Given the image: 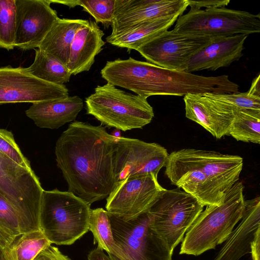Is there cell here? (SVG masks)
Wrapping results in <instances>:
<instances>
[{
	"label": "cell",
	"mask_w": 260,
	"mask_h": 260,
	"mask_svg": "<svg viewBox=\"0 0 260 260\" xmlns=\"http://www.w3.org/2000/svg\"><path fill=\"white\" fill-rule=\"evenodd\" d=\"M115 138L102 125L75 121L58 139L57 167L68 191L90 205L107 198L117 182L113 164Z\"/></svg>",
	"instance_id": "cell-1"
},
{
	"label": "cell",
	"mask_w": 260,
	"mask_h": 260,
	"mask_svg": "<svg viewBox=\"0 0 260 260\" xmlns=\"http://www.w3.org/2000/svg\"><path fill=\"white\" fill-rule=\"evenodd\" d=\"M126 81L129 90L146 98L155 95L185 96L239 91V85L228 75L203 76L140 60H135L128 68Z\"/></svg>",
	"instance_id": "cell-2"
},
{
	"label": "cell",
	"mask_w": 260,
	"mask_h": 260,
	"mask_svg": "<svg viewBox=\"0 0 260 260\" xmlns=\"http://www.w3.org/2000/svg\"><path fill=\"white\" fill-rule=\"evenodd\" d=\"M243 191L244 185L238 181L220 204L207 206L187 231L179 253L198 256L225 242L243 216Z\"/></svg>",
	"instance_id": "cell-3"
},
{
	"label": "cell",
	"mask_w": 260,
	"mask_h": 260,
	"mask_svg": "<svg viewBox=\"0 0 260 260\" xmlns=\"http://www.w3.org/2000/svg\"><path fill=\"white\" fill-rule=\"evenodd\" d=\"M90 206L72 192L44 190L40 230L51 244L71 245L89 231Z\"/></svg>",
	"instance_id": "cell-4"
},
{
	"label": "cell",
	"mask_w": 260,
	"mask_h": 260,
	"mask_svg": "<svg viewBox=\"0 0 260 260\" xmlns=\"http://www.w3.org/2000/svg\"><path fill=\"white\" fill-rule=\"evenodd\" d=\"M86 113L109 127L126 131L142 128L154 117L147 98L118 89L107 83L98 85L85 98Z\"/></svg>",
	"instance_id": "cell-5"
},
{
	"label": "cell",
	"mask_w": 260,
	"mask_h": 260,
	"mask_svg": "<svg viewBox=\"0 0 260 260\" xmlns=\"http://www.w3.org/2000/svg\"><path fill=\"white\" fill-rule=\"evenodd\" d=\"M43 191L31 169L19 165L0 152V193L15 210L21 234L40 230Z\"/></svg>",
	"instance_id": "cell-6"
},
{
	"label": "cell",
	"mask_w": 260,
	"mask_h": 260,
	"mask_svg": "<svg viewBox=\"0 0 260 260\" xmlns=\"http://www.w3.org/2000/svg\"><path fill=\"white\" fill-rule=\"evenodd\" d=\"M115 248L112 260H172V252L151 228L147 211L131 219L109 213Z\"/></svg>",
	"instance_id": "cell-7"
},
{
	"label": "cell",
	"mask_w": 260,
	"mask_h": 260,
	"mask_svg": "<svg viewBox=\"0 0 260 260\" xmlns=\"http://www.w3.org/2000/svg\"><path fill=\"white\" fill-rule=\"evenodd\" d=\"M203 207L197 199L179 188H164L147 211L150 226L173 253Z\"/></svg>",
	"instance_id": "cell-8"
},
{
	"label": "cell",
	"mask_w": 260,
	"mask_h": 260,
	"mask_svg": "<svg viewBox=\"0 0 260 260\" xmlns=\"http://www.w3.org/2000/svg\"><path fill=\"white\" fill-rule=\"evenodd\" d=\"M243 166L240 156L194 148L182 149L169 154L165 174L196 170L201 172L222 197L239 181Z\"/></svg>",
	"instance_id": "cell-9"
},
{
	"label": "cell",
	"mask_w": 260,
	"mask_h": 260,
	"mask_svg": "<svg viewBox=\"0 0 260 260\" xmlns=\"http://www.w3.org/2000/svg\"><path fill=\"white\" fill-rule=\"evenodd\" d=\"M173 30L210 37L249 35L260 32V15L225 7L190 9L178 17Z\"/></svg>",
	"instance_id": "cell-10"
},
{
	"label": "cell",
	"mask_w": 260,
	"mask_h": 260,
	"mask_svg": "<svg viewBox=\"0 0 260 260\" xmlns=\"http://www.w3.org/2000/svg\"><path fill=\"white\" fill-rule=\"evenodd\" d=\"M209 36L164 31L137 50L148 61L177 71H185L190 58L210 40Z\"/></svg>",
	"instance_id": "cell-11"
},
{
	"label": "cell",
	"mask_w": 260,
	"mask_h": 260,
	"mask_svg": "<svg viewBox=\"0 0 260 260\" xmlns=\"http://www.w3.org/2000/svg\"><path fill=\"white\" fill-rule=\"evenodd\" d=\"M115 138L113 164L117 183L148 174L157 176L165 167L169 154L160 145L137 139Z\"/></svg>",
	"instance_id": "cell-12"
},
{
	"label": "cell",
	"mask_w": 260,
	"mask_h": 260,
	"mask_svg": "<svg viewBox=\"0 0 260 260\" xmlns=\"http://www.w3.org/2000/svg\"><path fill=\"white\" fill-rule=\"evenodd\" d=\"M67 87L39 79L22 67L0 68V104L31 103L64 99Z\"/></svg>",
	"instance_id": "cell-13"
},
{
	"label": "cell",
	"mask_w": 260,
	"mask_h": 260,
	"mask_svg": "<svg viewBox=\"0 0 260 260\" xmlns=\"http://www.w3.org/2000/svg\"><path fill=\"white\" fill-rule=\"evenodd\" d=\"M164 189L153 174L126 178L117 183L106 198V211L132 218L147 211Z\"/></svg>",
	"instance_id": "cell-14"
},
{
	"label": "cell",
	"mask_w": 260,
	"mask_h": 260,
	"mask_svg": "<svg viewBox=\"0 0 260 260\" xmlns=\"http://www.w3.org/2000/svg\"><path fill=\"white\" fill-rule=\"evenodd\" d=\"M15 47L24 50L38 48L59 18L50 0H15Z\"/></svg>",
	"instance_id": "cell-15"
},
{
	"label": "cell",
	"mask_w": 260,
	"mask_h": 260,
	"mask_svg": "<svg viewBox=\"0 0 260 260\" xmlns=\"http://www.w3.org/2000/svg\"><path fill=\"white\" fill-rule=\"evenodd\" d=\"M188 6L187 0H116L109 36H117L146 22L180 16Z\"/></svg>",
	"instance_id": "cell-16"
},
{
	"label": "cell",
	"mask_w": 260,
	"mask_h": 260,
	"mask_svg": "<svg viewBox=\"0 0 260 260\" xmlns=\"http://www.w3.org/2000/svg\"><path fill=\"white\" fill-rule=\"evenodd\" d=\"M183 100L186 118L201 125L217 139L229 135L235 112L238 108L203 94H188Z\"/></svg>",
	"instance_id": "cell-17"
},
{
	"label": "cell",
	"mask_w": 260,
	"mask_h": 260,
	"mask_svg": "<svg viewBox=\"0 0 260 260\" xmlns=\"http://www.w3.org/2000/svg\"><path fill=\"white\" fill-rule=\"evenodd\" d=\"M248 35L237 34L228 37H213L188 60L185 72L209 70L215 71L230 66L243 55L244 43Z\"/></svg>",
	"instance_id": "cell-18"
},
{
	"label": "cell",
	"mask_w": 260,
	"mask_h": 260,
	"mask_svg": "<svg viewBox=\"0 0 260 260\" xmlns=\"http://www.w3.org/2000/svg\"><path fill=\"white\" fill-rule=\"evenodd\" d=\"M240 224L233 230L213 260H239L250 253L251 244L260 229V198L245 201Z\"/></svg>",
	"instance_id": "cell-19"
},
{
	"label": "cell",
	"mask_w": 260,
	"mask_h": 260,
	"mask_svg": "<svg viewBox=\"0 0 260 260\" xmlns=\"http://www.w3.org/2000/svg\"><path fill=\"white\" fill-rule=\"evenodd\" d=\"M103 31L95 21L88 20L76 32L71 44L67 67L72 75L88 71L105 44Z\"/></svg>",
	"instance_id": "cell-20"
},
{
	"label": "cell",
	"mask_w": 260,
	"mask_h": 260,
	"mask_svg": "<svg viewBox=\"0 0 260 260\" xmlns=\"http://www.w3.org/2000/svg\"><path fill=\"white\" fill-rule=\"evenodd\" d=\"M83 108L77 95L33 103L25 111L26 116L41 128L56 129L76 119Z\"/></svg>",
	"instance_id": "cell-21"
},
{
	"label": "cell",
	"mask_w": 260,
	"mask_h": 260,
	"mask_svg": "<svg viewBox=\"0 0 260 260\" xmlns=\"http://www.w3.org/2000/svg\"><path fill=\"white\" fill-rule=\"evenodd\" d=\"M88 20L59 18L41 42L38 49L67 66L71 44L77 31Z\"/></svg>",
	"instance_id": "cell-22"
},
{
	"label": "cell",
	"mask_w": 260,
	"mask_h": 260,
	"mask_svg": "<svg viewBox=\"0 0 260 260\" xmlns=\"http://www.w3.org/2000/svg\"><path fill=\"white\" fill-rule=\"evenodd\" d=\"M179 16L164 17L142 23L117 36H108L106 38V41L112 45L126 48L128 51H137L141 45L149 39L168 30Z\"/></svg>",
	"instance_id": "cell-23"
},
{
	"label": "cell",
	"mask_w": 260,
	"mask_h": 260,
	"mask_svg": "<svg viewBox=\"0 0 260 260\" xmlns=\"http://www.w3.org/2000/svg\"><path fill=\"white\" fill-rule=\"evenodd\" d=\"M33 63L25 69L34 77L46 82L63 85L69 82L72 74L66 66L39 49H35Z\"/></svg>",
	"instance_id": "cell-24"
},
{
	"label": "cell",
	"mask_w": 260,
	"mask_h": 260,
	"mask_svg": "<svg viewBox=\"0 0 260 260\" xmlns=\"http://www.w3.org/2000/svg\"><path fill=\"white\" fill-rule=\"evenodd\" d=\"M229 135L238 141L260 143V110L237 109Z\"/></svg>",
	"instance_id": "cell-25"
},
{
	"label": "cell",
	"mask_w": 260,
	"mask_h": 260,
	"mask_svg": "<svg viewBox=\"0 0 260 260\" xmlns=\"http://www.w3.org/2000/svg\"><path fill=\"white\" fill-rule=\"evenodd\" d=\"M51 243L41 230L16 237L7 250L11 260H34Z\"/></svg>",
	"instance_id": "cell-26"
},
{
	"label": "cell",
	"mask_w": 260,
	"mask_h": 260,
	"mask_svg": "<svg viewBox=\"0 0 260 260\" xmlns=\"http://www.w3.org/2000/svg\"><path fill=\"white\" fill-rule=\"evenodd\" d=\"M89 231L92 232L98 247L105 250L108 254L113 252L115 243L108 212L106 210L102 208L91 209Z\"/></svg>",
	"instance_id": "cell-27"
},
{
	"label": "cell",
	"mask_w": 260,
	"mask_h": 260,
	"mask_svg": "<svg viewBox=\"0 0 260 260\" xmlns=\"http://www.w3.org/2000/svg\"><path fill=\"white\" fill-rule=\"evenodd\" d=\"M15 0H0V48L15 47Z\"/></svg>",
	"instance_id": "cell-28"
},
{
	"label": "cell",
	"mask_w": 260,
	"mask_h": 260,
	"mask_svg": "<svg viewBox=\"0 0 260 260\" xmlns=\"http://www.w3.org/2000/svg\"><path fill=\"white\" fill-rule=\"evenodd\" d=\"M115 3L116 0H79V6L94 18L96 23H101L108 28L113 23Z\"/></svg>",
	"instance_id": "cell-29"
},
{
	"label": "cell",
	"mask_w": 260,
	"mask_h": 260,
	"mask_svg": "<svg viewBox=\"0 0 260 260\" xmlns=\"http://www.w3.org/2000/svg\"><path fill=\"white\" fill-rule=\"evenodd\" d=\"M204 95L217 102L238 109L260 110V96L246 92L205 93Z\"/></svg>",
	"instance_id": "cell-30"
},
{
	"label": "cell",
	"mask_w": 260,
	"mask_h": 260,
	"mask_svg": "<svg viewBox=\"0 0 260 260\" xmlns=\"http://www.w3.org/2000/svg\"><path fill=\"white\" fill-rule=\"evenodd\" d=\"M0 152L19 165L31 169L29 161L22 154L15 141L13 134L0 128Z\"/></svg>",
	"instance_id": "cell-31"
},
{
	"label": "cell",
	"mask_w": 260,
	"mask_h": 260,
	"mask_svg": "<svg viewBox=\"0 0 260 260\" xmlns=\"http://www.w3.org/2000/svg\"><path fill=\"white\" fill-rule=\"evenodd\" d=\"M0 226L15 237L21 234L19 220L15 210L1 193Z\"/></svg>",
	"instance_id": "cell-32"
},
{
	"label": "cell",
	"mask_w": 260,
	"mask_h": 260,
	"mask_svg": "<svg viewBox=\"0 0 260 260\" xmlns=\"http://www.w3.org/2000/svg\"><path fill=\"white\" fill-rule=\"evenodd\" d=\"M188 6L191 9H201L222 8L228 6L230 3V0H206V1H191L187 0Z\"/></svg>",
	"instance_id": "cell-33"
},
{
	"label": "cell",
	"mask_w": 260,
	"mask_h": 260,
	"mask_svg": "<svg viewBox=\"0 0 260 260\" xmlns=\"http://www.w3.org/2000/svg\"><path fill=\"white\" fill-rule=\"evenodd\" d=\"M34 260H71L62 254L56 247L51 245L42 250Z\"/></svg>",
	"instance_id": "cell-34"
},
{
	"label": "cell",
	"mask_w": 260,
	"mask_h": 260,
	"mask_svg": "<svg viewBox=\"0 0 260 260\" xmlns=\"http://www.w3.org/2000/svg\"><path fill=\"white\" fill-rule=\"evenodd\" d=\"M259 249L260 229L257 231L250 246V253H251L252 260H260Z\"/></svg>",
	"instance_id": "cell-35"
},
{
	"label": "cell",
	"mask_w": 260,
	"mask_h": 260,
	"mask_svg": "<svg viewBox=\"0 0 260 260\" xmlns=\"http://www.w3.org/2000/svg\"><path fill=\"white\" fill-rule=\"evenodd\" d=\"M88 260H112L102 249L96 247L89 253Z\"/></svg>",
	"instance_id": "cell-36"
},
{
	"label": "cell",
	"mask_w": 260,
	"mask_h": 260,
	"mask_svg": "<svg viewBox=\"0 0 260 260\" xmlns=\"http://www.w3.org/2000/svg\"><path fill=\"white\" fill-rule=\"evenodd\" d=\"M15 238L0 226V246L9 247Z\"/></svg>",
	"instance_id": "cell-37"
},
{
	"label": "cell",
	"mask_w": 260,
	"mask_h": 260,
	"mask_svg": "<svg viewBox=\"0 0 260 260\" xmlns=\"http://www.w3.org/2000/svg\"><path fill=\"white\" fill-rule=\"evenodd\" d=\"M248 92L251 94L260 96L259 74L253 80Z\"/></svg>",
	"instance_id": "cell-38"
},
{
	"label": "cell",
	"mask_w": 260,
	"mask_h": 260,
	"mask_svg": "<svg viewBox=\"0 0 260 260\" xmlns=\"http://www.w3.org/2000/svg\"><path fill=\"white\" fill-rule=\"evenodd\" d=\"M50 1L51 3H56L68 6L70 8H73L77 6H79V0L78 1Z\"/></svg>",
	"instance_id": "cell-39"
},
{
	"label": "cell",
	"mask_w": 260,
	"mask_h": 260,
	"mask_svg": "<svg viewBox=\"0 0 260 260\" xmlns=\"http://www.w3.org/2000/svg\"><path fill=\"white\" fill-rule=\"evenodd\" d=\"M7 248L0 246V260H11Z\"/></svg>",
	"instance_id": "cell-40"
},
{
	"label": "cell",
	"mask_w": 260,
	"mask_h": 260,
	"mask_svg": "<svg viewBox=\"0 0 260 260\" xmlns=\"http://www.w3.org/2000/svg\"><path fill=\"white\" fill-rule=\"evenodd\" d=\"M112 136L114 138H119L120 137V130L115 129L113 131V133L111 134Z\"/></svg>",
	"instance_id": "cell-41"
}]
</instances>
